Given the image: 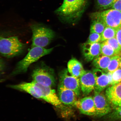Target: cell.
Returning a JSON list of instances; mask_svg holds the SVG:
<instances>
[{"instance_id":"cell-9","label":"cell","mask_w":121,"mask_h":121,"mask_svg":"<svg viewBox=\"0 0 121 121\" xmlns=\"http://www.w3.org/2000/svg\"><path fill=\"white\" fill-rule=\"evenodd\" d=\"M10 87L29 94L37 99H42V91L40 84L32 81L10 85Z\"/></svg>"},{"instance_id":"cell-10","label":"cell","mask_w":121,"mask_h":121,"mask_svg":"<svg viewBox=\"0 0 121 121\" xmlns=\"http://www.w3.org/2000/svg\"><path fill=\"white\" fill-rule=\"evenodd\" d=\"M105 95L112 107H121V82L107 88Z\"/></svg>"},{"instance_id":"cell-5","label":"cell","mask_w":121,"mask_h":121,"mask_svg":"<svg viewBox=\"0 0 121 121\" xmlns=\"http://www.w3.org/2000/svg\"><path fill=\"white\" fill-rule=\"evenodd\" d=\"M33 81L42 85L52 87L55 85L53 69L43 62L34 68L31 75Z\"/></svg>"},{"instance_id":"cell-18","label":"cell","mask_w":121,"mask_h":121,"mask_svg":"<svg viewBox=\"0 0 121 121\" xmlns=\"http://www.w3.org/2000/svg\"><path fill=\"white\" fill-rule=\"evenodd\" d=\"M111 58V57L101 53L94 59L92 64L96 68L105 72L109 64Z\"/></svg>"},{"instance_id":"cell-25","label":"cell","mask_w":121,"mask_h":121,"mask_svg":"<svg viewBox=\"0 0 121 121\" xmlns=\"http://www.w3.org/2000/svg\"><path fill=\"white\" fill-rule=\"evenodd\" d=\"M101 40V34L95 33H90L87 42L90 43H99Z\"/></svg>"},{"instance_id":"cell-4","label":"cell","mask_w":121,"mask_h":121,"mask_svg":"<svg viewBox=\"0 0 121 121\" xmlns=\"http://www.w3.org/2000/svg\"><path fill=\"white\" fill-rule=\"evenodd\" d=\"M30 28L33 34L31 48H44L49 44L55 37L54 31L40 24H33Z\"/></svg>"},{"instance_id":"cell-13","label":"cell","mask_w":121,"mask_h":121,"mask_svg":"<svg viewBox=\"0 0 121 121\" xmlns=\"http://www.w3.org/2000/svg\"><path fill=\"white\" fill-rule=\"evenodd\" d=\"M93 72L95 79L94 92H102L110 85L109 78L107 73L102 69L95 68Z\"/></svg>"},{"instance_id":"cell-30","label":"cell","mask_w":121,"mask_h":121,"mask_svg":"<svg viewBox=\"0 0 121 121\" xmlns=\"http://www.w3.org/2000/svg\"><path fill=\"white\" fill-rule=\"evenodd\" d=\"M5 66V63L4 60L0 58V74L4 72Z\"/></svg>"},{"instance_id":"cell-20","label":"cell","mask_w":121,"mask_h":121,"mask_svg":"<svg viewBox=\"0 0 121 121\" xmlns=\"http://www.w3.org/2000/svg\"><path fill=\"white\" fill-rule=\"evenodd\" d=\"M116 28L106 26L101 34V41L104 42L108 39L116 37Z\"/></svg>"},{"instance_id":"cell-7","label":"cell","mask_w":121,"mask_h":121,"mask_svg":"<svg viewBox=\"0 0 121 121\" xmlns=\"http://www.w3.org/2000/svg\"><path fill=\"white\" fill-rule=\"evenodd\" d=\"M60 85L73 91L77 96H79L81 88L79 79L71 75L68 69H65L59 74Z\"/></svg>"},{"instance_id":"cell-11","label":"cell","mask_w":121,"mask_h":121,"mask_svg":"<svg viewBox=\"0 0 121 121\" xmlns=\"http://www.w3.org/2000/svg\"><path fill=\"white\" fill-rule=\"evenodd\" d=\"M79 79L81 90L84 95L86 96L94 90L95 79L93 71L85 70Z\"/></svg>"},{"instance_id":"cell-14","label":"cell","mask_w":121,"mask_h":121,"mask_svg":"<svg viewBox=\"0 0 121 121\" xmlns=\"http://www.w3.org/2000/svg\"><path fill=\"white\" fill-rule=\"evenodd\" d=\"M57 96L60 102L65 105L75 106L77 101V95L73 91L59 85Z\"/></svg>"},{"instance_id":"cell-29","label":"cell","mask_w":121,"mask_h":121,"mask_svg":"<svg viewBox=\"0 0 121 121\" xmlns=\"http://www.w3.org/2000/svg\"><path fill=\"white\" fill-rule=\"evenodd\" d=\"M110 9H113L121 12V0H117Z\"/></svg>"},{"instance_id":"cell-16","label":"cell","mask_w":121,"mask_h":121,"mask_svg":"<svg viewBox=\"0 0 121 121\" xmlns=\"http://www.w3.org/2000/svg\"><path fill=\"white\" fill-rule=\"evenodd\" d=\"M82 52L86 61L93 60L95 57L101 54V44L99 43L86 42L82 47Z\"/></svg>"},{"instance_id":"cell-8","label":"cell","mask_w":121,"mask_h":121,"mask_svg":"<svg viewBox=\"0 0 121 121\" xmlns=\"http://www.w3.org/2000/svg\"><path fill=\"white\" fill-rule=\"evenodd\" d=\"M94 92L93 98L96 107V116L102 117L111 112L112 107L105 95L102 92Z\"/></svg>"},{"instance_id":"cell-3","label":"cell","mask_w":121,"mask_h":121,"mask_svg":"<svg viewBox=\"0 0 121 121\" xmlns=\"http://www.w3.org/2000/svg\"><path fill=\"white\" fill-rule=\"evenodd\" d=\"M25 47V44L20 41L17 36L8 38L0 37V53L7 58L20 55L24 52Z\"/></svg>"},{"instance_id":"cell-21","label":"cell","mask_w":121,"mask_h":121,"mask_svg":"<svg viewBox=\"0 0 121 121\" xmlns=\"http://www.w3.org/2000/svg\"><path fill=\"white\" fill-rule=\"evenodd\" d=\"M101 53L110 57L117 55V53L113 48L104 42L101 44Z\"/></svg>"},{"instance_id":"cell-27","label":"cell","mask_w":121,"mask_h":121,"mask_svg":"<svg viewBox=\"0 0 121 121\" xmlns=\"http://www.w3.org/2000/svg\"><path fill=\"white\" fill-rule=\"evenodd\" d=\"M114 109V111L110 114V117L113 119L121 120V107H118Z\"/></svg>"},{"instance_id":"cell-28","label":"cell","mask_w":121,"mask_h":121,"mask_svg":"<svg viewBox=\"0 0 121 121\" xmlns=\"http://www.w3.org/2000/svg\"><path fill=\"white\" fill-rule=\"evenodd\" d=\"M116 38L121 48V26L116 28Z\"/></svg>"},{"instance_id":"cell-15","label":"cell","mask_w":121,"mask_h":121,"mask_svg":"<svg viewBox=\"0 0 121 121\" xmlns=\"http://www.w3.org/2000/svg\"><path fill=\"white\" fill-rule=\"evenodd\" d=\"M40 85L42 91V99L57 108H64V106L60 102L55 90L51 87Z\"/></svg>"},{"instance_id":"cell-26","label":"cell","mask_w":121,"mask_h":121,"mask_svg":"<svg viewBox=\"0 0 121 121\" xmlns=\"http://www.w3.org/2000/svg\"><path fill=\"white\" fill-rule=\"evenodd\" d=\"M112 85L121 82V69L119 68L112 73Z\"/></svg>"},{"instance_id":"cell-12","label":"cell","mask_w":121,"mask_h":121,"mask_svg":"<svg viewBox=\"0 0 121 121\" xmlns=\"http://www.w3.org/2000/svg\"><path fill=\"white\" fill-rule=\"evenodd\" d=\"M75 106L82 113L88 116H96V110L93 97H86L76 102Z\"/></svg>"},{"instance_id":"cell-19","label":"cell","mask_w":121,"mask_h":121,"mask_svg":"<svg viewBox=\"0 0 121 121\" xmlns=\"http://www.w3.org/2000/svg\"><path fill=\"white\" fill-rule=\"evenodd\" d=\"M102 21L97 19H92L90 29V33H95L102 34L106 27Z\"/></svg>"},{"instance_id":"cell-1","label":"cell","mask_w":121,"mask_h":121,"mask_svg":"<svg viewBox=\"0 0 121 121\" xmlns=\"http://www.w3.org/2000/svg\"><path fill=\"white\" fill-rule=\"evenodd\" d=\"M88 1L63 0V4L56 10V13L66 22H75L82 16Z\"/></svg>"},{"instance_id":"cell-2","label":"cell","mask_w":121,"mask_h":121,"mask_svg":"<svg viewBox=\"0 0 121 121\" xmlns=\"http://www.w3.org/2000/svg\"><path fill=\"white\" fill-rule=\"evenodd\" d=\"M53 48L46 49L38 47L31 48L26 56L17 63L10 75L12 76L26 72L30 65L44 56L50 53Z\"/></svg>"},{"instance_id":"cell-17","label":"cell","mask_w":121,"mask_h":121,"mask_svg":"<svg viewBox=\"0 0 121 121\" xmlns=\"http://www.w3.org/2000/svg\"><path fill=\"white\" fill-rule=\"evenodd\" d=\"M67 67L68 70L71 75L79 78L85 71L82 63L75 58L69 60Z\"/></svg>"},{"instance_id":"cell-23","label":"cell","mask_w":121,"mask_h":121,"mask_svg":"<svg viewBox=\"0 0 121 121\" xmlns=\"http://www.w3.org/2000/svg\"><path fill=\"white\" fill-rule=\"evenodd\" d=\"M117 0H96L97 7L101 10L109 9Z\"/></svg>"},{"instance_id":"cell-24","label":"cell","mask_w":121,"mask_h":121,"mask_svg":"<svg viewBox=\"0 0 121 121\" xmlns=\"http://www.w3.org/2000/svg\"><path fill=\"white\" fill-rule=\"evenodd\" d=\"M104 42L111 46L115 51L118 56L121 50V48L116 37L108 39Z\"/></svg>"},{"instance_id":"cell-22","label":"cell","mask_w":121,"mask_h":121,"mask_svg":"<svg viewBox=\"0 0 121 121\" xmlns=\"http://www.w3.org/2000/svg\"><path fill=\"white\" fill-rule=\"evenodd\" d=\"M120 57L116 55L111 57L109 65L105 72L112 73L114 72L119 68Z\"/></svg>"},{"instance_id":"cell-32","label":"cell","mask_w":121,"mask_h":121,"mask_svg":"<svg viewBox=\"0 0 121 121\" xmlns=\"http://www.w3.org/2000/svg\"><path fill=\"white\" fill-rule=\"evenodd\" d=\"M118 56H119L120 57H121V50L120 51V52H119L118 54Z\"/></svg>"},{"instance_id":"cell-31","label":"cell","mask_w":121,"mask_h":121,"mask_svg":"<svg viewBox=\"0 0 121 121\" xmlns=\"http://www.w3.org/2000/svg\"><path fill=\"white\" fill-rule=\"evenodd\" d=\"M119 68L121 69V57L120 58V64H119Z\"/></svg>"},{"instance_id":"cell-6","label":"cell","mask_w":121,"mask_h":121,"mask_svg":"<svg viewBox=\"0 0 121 121\" xmlns=\"http://www.w3.org/2000/svg\"><path fill=\"white\" fill-rule=\"evenodd\" d=\"M91 19L102 21L106 26L117 28L121 26V12L113 9H109L92 13Z\"/></svg>"}]
</instances>
